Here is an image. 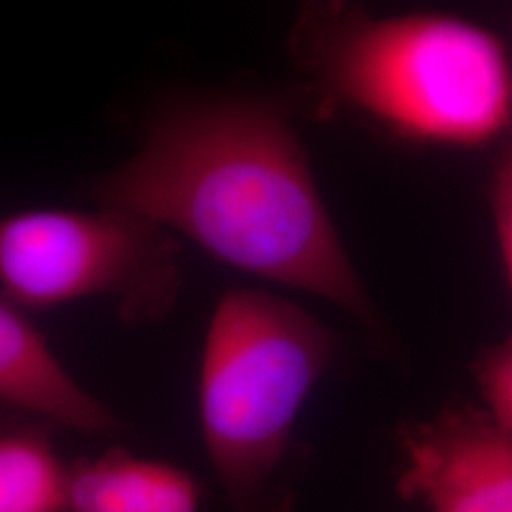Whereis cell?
<instances>
[{
	"mask_svg": "<svg viewBox=\"0 0 512 512\" xmlns=\"http://www.w3.org/2000/svg\"><path fill=\"white\" fill-rule=\"evenodd\" d=\"M492 209L499 249L512 293V137L505 143L495 164Z\"/></svg>",
	"mask_w": 512,
	"mask_h": 512,
	"instance_id": "30bf717a",
	"label": "cell"
},
{
	"mask_svg": "<svg viewBox=\"0 0 512 512\" xmlns=\"http://www.w3.org/2000/svg\"><path fill=\"white\" fill-rule=\"evenodd\" d=\"M476 378L490 418L512 439V336L478 361Z\"/></svg>",
	"mask_w": 512,
	"mask_h": 512,
	"instance_id": "9c48e42d",
	"label": "cell"
},
{
	"mask_svg": "<svg viewBox=\"0 0 512 512\" xmlns=\"http://www.w3.org/2000/svg\"><path fill=\"white\" fill-rule=\"evenodd\" d=\"M334 336L298 304L232 289L213 311L200 370L207 456L230 512H293L291 440Z\"/></svg>",
	"mask_w": 512,
	"mask_h": 512,
	"instance_id": "7a4b0ae2",
	"label": "cell"
},
{
	"mask_svg": "<svg viewBox=\"0 0 512 512\" xmlns=\"http://www.w3.org/2000/svg\"><path fill=\"white\" fill-rule=\"evenodd\" d=\"M310 67L340 99L408 137L478 147L512 118V69L499 38L465 19L351 12L313 33Z\"/></svg>",
	"mask_w": 512,
	"mask_h": 512,
	"instance_id": "3957f363",
	"label": "cell"
},
{
	"mask_svg": "<svg viewBox=\"0 0 512 512\" xmlns=\"http://www.w3.org/2000/svg\"><path fill=\"white\" fill-rule=\"evenodd\" d=\"M179 251L173 232L126 209L25 211L0 219V289L21 310L109 296L141 327L173 308Z\"/></svg>",
	"mask_w": 512,
	"mask_h": 512,
	"instance_id": "277c9868",
	"label": "cell"
},
{
	"mask_svg": "<svg viewBox=\"0 0 512 512\" xmlns=\"http://www.w3.org/2000/svg\"><path fill=\"white\" fill-rule=\"evenodd\" d=\"M200 488L181 467L124 448L71 465L61 512H198Z\"/></svg>",
	"mask_w": 512,
	"mask_h": 512,
	"instance_id": "52a82bcc",
	"label": "cell"
},
{
	"mask_svg": "<svg viewBox=\"0 0 512 512\" xmlns=\"http://www.w3.org/2000/svg\"><path fill=\"white\" fill-rule=\"evenodd\" d=\"M90 196L179 232L243 272L372 317L302 143L258 101H169L137 152L93 179Z\"/></svg>",
	"mask_w": 512,
	"mask_h": 512,
	"instance_id": "6da1fadb",
	"label": "cell"
},
{
	"mask_svg": "<svg viewBox=\"0 0 512 512\" xmlns=\"http://www.w3.org/2000/svg\"><path fill=\"white\" fill-rule=\"evenodd\" d=\"M69 475L40 425H0V512H61Z\"/></svg>",
	"mask_w": 512,
	"mask_h": 512,
	"instance_id": "ba28073f",
	"label": "cell"
},
{
	"mask_svg": "<svg viewBox=\"0 0 512 512\" xmlns=\"http://www.w3.org/2000/svg\"><path fill=\"white\" fill-rule=\"evenodd\" d=\"M399 439L403 499H421L433 512H512V439L488 412L448 408L406 425Z\"/></svg>",
	"mask_w": 512,
	"mask_h": 512,
	"instance_id": "5b68a950",
	"label": "cell"
},
{
	"mask_svg": "<svg viewBox=\"0 0 512 512\" xmlns=\"http://www.w3.org/2000/svg\"><path fill=\"white\" fill-rule=\"evenodd\" d=\"M0 404L84 433H109L114 414L74 380L35 325L0 293Z\"/></svg>",
	"mask_w": 512,
	"mask_h": 512,
	"instance_id": "8992f818",
	"label": "cell"
}]
</instances>
